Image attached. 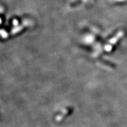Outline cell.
<instances>
[{"label":"cell","instance_id":"1","mask_svg":"<svg viewBox=\"0 0 127 127\" xmlns=\"http://www.w3.org/2000/svg\"><path fill=\"white\" fill-rule=\"evenodd\" d=\"M71 109L70 108H66L65 109H64L63 111V113L61 114V115H58V118H57V120L58 121H60V120H62L63 119V117H68V116H69L70 115V112H71Z\"/></svg>","mask_w":127,"mask_h":127}]
</instances>
